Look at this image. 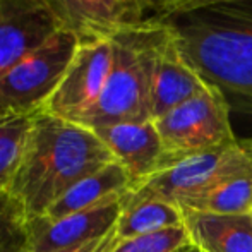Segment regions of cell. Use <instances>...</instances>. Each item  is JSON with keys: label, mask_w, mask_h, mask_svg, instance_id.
<instances>
[{"label": "cell", "mask_w": 252, "mask_h": 252, "mask_svg": "<svg viewBox=\"0 0 252 252\" xmlns=\"http://www.w3.org/2000/svg\"><path fill=\"white\" fill-rule=\"evenodd\" d=\"M113 161L117 159L93 129L38 112L7 189L23 204L28 220L38 218L76 184Z\"/></svg>", "instance_id": "1"}, {"label": "cell", "mask_w": 252, "mask_h": 252, "mask_svg": "<svg viewBox=\"0 0 252 252\" xmlns=\"http://www.w3.org/2000/svg\"><path fill=\"white\" fill-rule=\"evenodd\" d=\"M197 74L226 98L230 110L252 115V3H221L166 21Z\"/></svg>", "instance_id": "2"}, {"label": "cell", "mask_w": 252, "mask_h": 252, "mask_svg": "<svg viewBox=\"0 0 252 252\" xmlns=\"http://www.w3.org/2000/svg\"><path fill=\"white\" fill-rule=\"evenodd\" d=\"M165 23H143L112 36V67L93 108L77 124L100 129L124 122H146L151 115V86Z\"/></svg>", "instance_id": "3"}, {"label": "cell", "mask_w": 252, "mask_h": 252, "mask_svg": "<svg viewBox=\"0 0 252 252\" xmlns=\"http://www.w3.org/2000/svg\"><path fill=\"white\" fill-rule=\"evenodd\" d=\"M77 45L76 34L60 30L45 45L0 72V124L43 112Z\"/></svg>", "instance_id": "4"}, {"label": "cell", "mask_w": 252, "mask_h": 252, "mask_svg": "<svg viewBox=\"0 0 252 252\" xmlns=\"http://www.w3.org/2000/svg\"><path fill=\"white\" fill-rule=\"evenodd\" d=\"M251 172L252 139H235L209 151L187 156L155 173L127 192L122 201H165L179 206L221 180Z\"/></svg>", "instance_id": "5"}, {"label": "cell", "mask_w": 252, "mask_h": 252, "mask_svg": "<svg viewBox=\"0 0 252 252\" xmlns=\"http://www.w3.org/2000/svg\"><path fill=\"white\" fill-rule=\"evenodd\" d=\"M165 151L163 170L187 156L209 151L235 141L230 124V105L218 88L208 86L199 94L155 120Z\"/></svg>", "instance_id": "6"}, {"label": "cell", "mask_w": 252, "mask_h": 252, "mask_svg": "<svg viewBox=\"0 0 252 252\" xmlns=\"http://www.w3.org/2000/svg\"><path fill=\"white\" fill-rule=\"evenodd\" d=\"M112 38L79 41L43 112L79 122L93 108L105 88L112 67Z\"/></svg>", "instance_id": "7"}, {"label": "cell", "mask_w": 252, "mask_h": 252, "mask_svg": "<svg viewBox=\"0 0 252 252\" xmlns=\"http://www.w3.org/2000/svg\"><path fill=\"white\" fill-rule=\"evenodd\" d=\"M120 211L122 201H117L62 218H30L28 252H69L103 239L115 230Z\"/></svg>", "instance_id": "8"}, {"label": "cell", "mask_w": 252, "mask_h": 252, "mask_svg": "<svg viewBox=\"0 0 252 252\" xmlns=\"http://www.w3.org/2000/svg\"><path fill=\"white\" fill-rule=\"evenodd\" d=\"M63 30L50 0H0V72Z\"/></svg>", "instance_id": "9"}, {"label": "cell", "mask_w": 252, "mask_h": 252, "mask_svg": "<svg viewBox=\"0 0 252 252\" xmlns=\"http://www.w3.org/2000/svg\"><path fill=\"white\" fill-rule=\"evenodd\" d=\"M208 86L197 70L184 55L179 34L170 23H165L156 53L151 86V115L159 119L175 106L199 94Z\"/></svg>", "instance_id": "10"}, {"label": "cell", "mask_w": 252, "mask_h": 252, "mask_svg": "<svg viewBox=\"0 0 252 252\" xmlns=\"http://www.w3.org/2000/svg\"><path fill=\"white\" fill-rule=\"evenodd\" d=\"M94 132L127 170L132 189L163 170L165 151L155 120L115 124L94 129Z\"/></svg>", "instance_id": "11"}, {"label": "cell", "mask_w": 252, "mask_h": 252, "mask_svg": "<svg viewBox=\"0 0 252 252\" xmlns=\"http://www.w3.org/2000/svg\"><path fill=\"white\" fill-rule=\"evenodd\" d=\"M63 30L79 41L110 40L129 26H136L129 0H50Z\"/></svg>", "instance_id": "12"}, {"label": "cell", "mask_w": 252, "mask_h": 252, "mask_svg": "<svg viewBox=\"0 0 252 252\" xmlns=\"http://www.w3.org/2000/svg\"><path fill=\"white\" fill-rule=\"evenodd\" d=\"M190 244L204 252H252V213L215 215L182 209Z\"/></svg>", "instance_id": "13"}, {"label": "cell", "mask_w": 252, "mask_h": 252, "mask_svg": "<svg viewBox=\"0 0 252 252\" xmlns=\"http://www.w3.org/2000/svg\"><path fill=\"white\" fill-rule=\"evenodd\" d=\"M130 190L132 180L127 170L119 161H113L67 190L43 216L62 218L72 213L100 208L110 202L122 201V197Z\"/></svg>", "instance_id": "14"}, {"label": "cell", "mask_w": 252, "mask_h": 252, "mask_svg": "<svg viewBox=\"0 0 252 252\" xmlns=\"http://www.w3.org/2000/svg\"><path fill=\"white\" fill-rule=\"evenodd\" d=\"M184 226L182 209L165 201H122L115 225L119 242Z\"/></svg>", "instance_id": "15"}, {"label": "cell", "mask_w": 252, "mask_h": 252, "mask_svg": "<svg viewBox=\"0 0 252 252\" xmlns=\"http://www.w3.org/2000/svg\"><path fill=\"white\" fill-rule=\"evenodd\" d=\"M179 208L215 215L252 213V172L221 180L197 196L180 202Z\"/></svg>", "instance_id": "16"}, {"label": "cell", "mask_w": 252, "mask_h": 252, "mask_svg": "<svg viewBox=\"0 0 252 252\" xmlns=\"http://www.w3.org/2000/svg\"><path fill=\"white\" fill-rule=\"evenodd\" d=\"M28 215L23 204L0 187V252H28Z\"/></svg>", "instance_id": "17"}, {"label": "cell", "mask_w": 252, "mask_h": 252, "mask_svg": "<svg viewBox=\"0 0 252 252\" xmlns=\"http://www.w3.org/2000/svg\"><path fill=\"white\" fill-rule=\"evenodd\" d=\"M31 119L33 117H24L0 124V187H9L19 168Z\"/></svg>", "instance_id": "18"}, {"label": "cell", "mask_w": 252, "mask_h": 252, "mask_svg": "<svg viewBox=\"0 0 252 252\" xmlns=\"http://www.w3.org/2000/svg\"><path fill=\"white\" fill-rule=\"evenodd\" d=\"M190 244L186 228H168L151 235L117 242L110 252H180Z\"/></svg>", "instance_id": "19"}, {"label": "cell", "mask_w": 252, "mask_h": 252, "mask_svg": "<svg viewBox=\"0 0 252 252\" xmlns=\"http://www.w3.org/2000/svg\"><path fill=\"white\" fill-rule=\"evenodd\" d=\"M136 24L166 23L187 0H129Z\"/></svg>", "instance_id": "20"}, {"label": "cell", "mask_w": 252, "mask_h": 252, "mask_svg": "<svg viewBox=\"0 0 252 252\" xmlns=\"http://www.w3.org/2000/svg\"><path fill=\"white\" fill-rule=\"evenodd\" d=\"M221 3H252V0H187L173 17L180 16V14L190 12V10L202 9V7H209V5H221ZM172 17V19H173Z\"/></svg>", "instance_id": "21"}, {"label": "cell", "mask_w": 252, "mask_h": 252, "mask_svg": "<svg viewBox=\"0 0 252 252\" xmlns=\"http://www.w3.org/2000/svg\"><path fill=\"white\" fill-rule=\"evenodd\" d=\"M117 242H119V240H117L115 230H113L112 233H108V235L103 237V239H98V240H94V242H90V244H86V246L79 247V249L69 251V252H110L115 247Z\"/></svg>", "instance_id": "22"}, {"label": "cell", "mask_w": 252, "mask_h": 252, "mask_svg": "<svg viewBox=\"0 0 252 252\" xmlns=\"http://www.w3.org/2000/svg\"><path fill=\"white\" fill-rule=\"evenodd\" d=\"M180 252H204V251L197 249V247H196V246H192V244H189V246L182 247V249H180Z\"/></svg>", "instance_id": "23"}]
</instances>
